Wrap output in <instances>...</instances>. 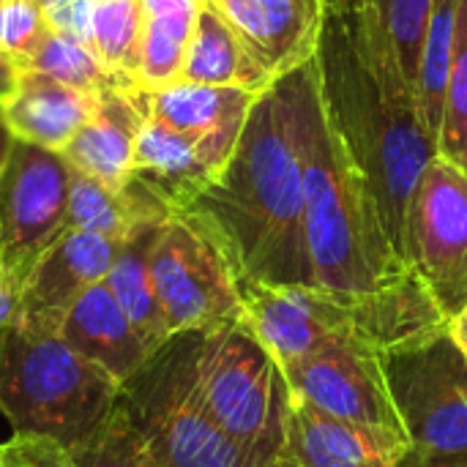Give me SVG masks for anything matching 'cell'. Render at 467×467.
I'll return each mask as SVG.
<instances>
[{
  "label": "cell",
  "mask_w": 467,
  "mask_h": 467,
  "mask_svg": "<svg viewBox=\"0 0 467 467\" xmlns=\"http://www.w3.org/2000/svg\"><path fill=\"white\" fill-rule=\"evenodd\" d=\"M282 375L287 391L312 408L408 441L383 378L380 353L369 342L350 339L326 345L317 353L282 367Z\"/></svg>",
  "instance_id": "8fae6325"
},
{
  "label": "cell",
  "mask_w": 467,
  "mask_h": 467,
  "mask_svg": "<svg viewBox=\"0 0 467 467\" xmlns=\"http://www.w3.org/2000/svg\"><path fill=\"white\" fill-rule=\"evenodd\" d=\"M47 30L49 25L36 0L0 3V49L8 52L19 68L33 55Z\"/></svg>",
  "instance_id": "4dcf8cb0"
},
{
  "label": "cell",
  "mask_w": 467,
  "mask_h": 467,
  "mask_svg": "<svg viewBox=\"0 0 467 467\" xmlns=\"http://www.w3.org/2000/svg\"><path fill=\"white\" fill-rule=\"evenodd\" d=\"M312 63L326 118L364 175L394 249L405 257L410 197L438 156V140L419 109L383 85L364 49L353 5H328Z\"/></svg>",
  "instance_id": "3957f363"
},
{
  "label": "cell",
  "mask_w": 467,
  "mask_h": 467,
  "mask_svg": "<svg viewBox=\"0 0 467 467\" xmlns=\"http://www.w3.org/2000/svg\"><path fill=\"white\" fill-rule=\"evenodd\" d=\"M364 49L383 85L416 107L419 63L435 0H353Z\"/></svg>",
  "instance_id": "e0dca14e"
},
{
  "label": "cell",
  "mask_w": 467,
  "mask_h": 467,
  "mask_svg": "<svg viewBox=\"0 0 467 467\" xmlns=\"http://www.w3.org/2000/svg\"><path fill=\"white\" fill-rule=\"evenodd\" d=\"M186 211L216 235L238 282L317 287L301 161L276 82L254 101L230 161Z\"/></svg>",
  "instance_id": "7a4b0ae2"
},
{
  "label": "cell",
  "mask_w": 467,
  "mask_h": 467,
  "mask_svg": "<svg viewBox=\"0 0 467 467\" xmlns=\"http://www.w3.org/2000/svg\"><path fill=\"white\" fill-rule=\"evenodd\" d=\"M197 334L172 337L120 391L134 427L161 467H279L235 443L194 389Z\"/></svg>",
  "instance_id": "8992f818"
},
{
  "label": "cell",
  "mask_w": 467,
  "mask_h": 467,
  "mask_svg": "<svg viewBox=\"0 0 467 467\" xmlns=\"http://www.w3.org/2000/svg\"><path fill=\"white\" fill-rule=\"evenodd\" d=\"M446 331H449V337L454 339V345L460 348V353L467 358V306L465 309H460L454 317H449Z\"/></svg>",
  "instance_id": "8d00e7d4"
},
{
  "label": "cell",
  "mask_w": 467,
  "mask_h": 467,
  "mask_svg": "<svg viewBox=\"0 0 467 467\" xmlns=\"http://www.w3.org/2000/svg\"><path fill=\"white\" fill-rule=\"evenodd\" d=\"M194 389L222 432L282 467L290 413L287 380L244 317L197 334Z\"/></svg>",
  "instance_id": "5b68a950"
},
{
  "label": "cell",
  "mask_w": 467,
  "mask_h": 467,
  "mask_svg": "<svg viewBox=\"0 0 467 467\" xmlns=\"http://www.w3.org/2000/svg\"><path fill=\"white\" fill-rule=\"evenodd\" d=\"M120 391L57 328L16 317L0 339V416L19 441L77 449L112 416Z\"/></svg>",
  "instance_id": "277c9868"
},
{
  "label": "cell",
  "mask_w": 467,
  "mask_h": 467,
  "mask_svg": "<svg viewBox=\"0 0 467 467\" xmlns=\"http://www.w3.org/2000/svg\"><path fill=\"white\" fill-rule=\"evenodd\" d=\"M400 467H467V454H430V451L408 449Z\"/></svg>",
  "instance_id": "e575fe53"
},
{
  "label": "cell",
  "mask_w": 467,
  "mask_h": 467,
  "mask_svg": "<svg viewBox=\"0 0 467 467\" xmlns=\"http://www.w3.org/2000/svg\"><path fill=\"white\" fill-rule=\"evenodd\" d=\"M172 211L159 202L148 189L129 178L123 189H109L101 181L71 170L68 189V230L96 233L112 241H126L140 224L164 222Z\"/></svg>",
  "instance_id": "7402d4cb"
},
{
  "label": "cell",
  "mask_w": 467,
  "mask_h": 467,
  "mask_svg": "<svg viewBox=\"0 0 467 467\" xmlns=\"http://www.w3.org/2000/svg\"><path fill=\"white\" fill-rule=\"evenodd\" d=\"M222 172V161L194 137L145 115L137 137L131 181L148 189L172 213L186 211Z\"/></svg>",
  "instance_id": "d6986e66"
},
{
  "label": "cell",
  "mask_w": 467,
  "mask_h": 467,
  "mask_svg": "<svg viewBox=\"0 0 467 467\" xmlns=\"http://www.w3.org/2000/svg\"><path fill=\"white\" fill-rule=\"evenodd\" d=\"M16 315H19V287L11 282V276L0 265V339L14 326Z\"/></svg>",
  "instance_id": "836d02e7"
},
{
  "label": "cell",
  "mask_w": 467,
  "mask_h": 467,
  "mask_svg": "<svg viewBox=\"0 0 467 467\" xmlns=\"http://www.w3.org/2000/svg\"><path fill=\"white\" fill-rule=\"evenodd\" d=\"M99 96L101 93L63 85L38 71H22L16 93L0 104V115L14 140L63 153L96 112Z\"/></svg>",
  "instance_id": "44dd1931"
},
{
  "label": "cell",
  "mask_w": 467,
  "mask_h": 467,
  "mask_svg": "<svg viewBox=\"0 0 467 467\" xmlns=\"http://www.w3.org/2000/svg\"><path fill=\"white\" fill-rule=\"evenodd\" d=\"M380 367L410 449L467 454V358L449 331L380 350Z\"/></svg>",
  "instance_id": "ba28073f"
},
{
  "label": "cell",
  "mask_w": 467,
  "mask_h": 467,
  "mask_svg": "<svg viewBox=\"0 0 467 467\" xmlns=\"http://www.w3.org/2000/svg\"><path fill=\"white\" fill-rule=\"evenodd\" d=\"M408 449L400 435L334 419L290 394L282 467H400Z\"/></svg>",
  "instance_id": "9a60e30c"
},
{
  "label": "cell",
  "mask_w": 467,
  "mask_h": 467,
  "mask_svg": "<svg viewBox=\"0 0 467 467\" xmlns=\"http://www.w3.org/2000/svg\"><path fill=\"white\" fill-rule=\"evenodd\" d=\"M353 0H326V5H350Z\"/></svg>",
  "instance_id": "f35d334b"
},
{
  "label": "cell",
  "mask_w": 467,
  "mask_h": 467,
  "mask_svg": "<svg viewBox=\"0 0 467 467\" xmlns=\"http://www.w3.org/2000/svg\"><path fill=\"white\" fill-rule=\"evenodd\" d=\"M276 85L290 109L301 161L315 285L353 312L364 339L378 353L443 331V312L394 249L364 175L326 118L315 63Z\"/></svg>",
  "instance_id": "6da1fadb"
},
{
  "label": "cell",
  "mask_w": 467,
  "mask_h": 467,
  "mask_svg": "<svg viewBox=\"0 0 467 467\" xmlns=\"http://www.w3.org/2000/svg\"><path fill=\"white\" fill-rule=\"evenodd\" d=\"M68 189L71 167L63 153L11 140L0 164V265L19 290L66 230Z\"/></svg>",
  "instance_id": "30bf717a"
},
{
  "label": "cell",
  "mask_w": 467,
  "mask_h": 467,
  "mask_svg": "<svg viewBox=\"0 0 467 467\" xmlns=\"http://www.w3.org/2000/svg\"><path fill=\"white\" fill-rule=\"evenodd\" d=\"M238 33L271 82L315 60L326 0H208Z\"/></svg>",
  "instance_id": "4fadbf2b"
},
{
  "label": "cell",
  "mask_w": 467,
  "mask_h": 467,
  "mask_svg": "<svg viewBox=\"0 0 467 467\" xmlns=\"http://www.w3.org/2000/svg\"><path fill=\"white\" fill-rule=\"evenodd\" d=\"M140 90V88H137ZM263 93L244 88H216V85H189L178 82L161 90H140L145 115L200 140L222 167L230 161L249 112Z\"/></svg>",
  "instance_id": "2e32d148"
},
{
  "label": "cell",
  "mask_w": 467,
  "mask_h": 467,
  "mask_svg": "<svg viewBox=\"0 0 467 467\" xmlns=\"http://www.w3.org/2000/svg\"><path fill=\"white\" fill-rule=\"evenodd\" d=\"M142 41V0H96L90 16V49L104 66L137 85Z\"/></svg>",
  "instance_id": "f1b7e54d"
},
{
  "label": "cell",
  "mask_w": 467,
  "mask_h": 467,
  "mask_svg": "<svg viewBox=\"0 0 467 467\" xmlns=\"http://www.w3.org/2000/svg\"><path fill=\"white\" fill-rule=\"evenodd\" d=\"M0 3H8V0H0Z\"/></svg>",
  "instance_id": "ab89813d"
},
{
  "label": "cell",
  "mask_w": 467,
  "mask_h": 467,
  "mask_svg": "<svg viewBox=\"0 0 467 467\" xmlns=\"http://www.w3.org/2000/svg\"><path fill=\"white\" fill-rule=\"evenodd\" d=\"M36 3L52 30L77 36L82 41L90 38V16L96 0H36Z\"/></svg>",
  "instance_id": "1f68e13d"
},
{
  "label": "cell",
  "mask_w": 467,
  "mask_h": 467,
  "mask_svg": "<svg viewBox=\"0 0 467 467\" xmlns=\"http://www.w3.org/2000/svg\"><path fill=\"white\" fill-rule=\"evenodd\" d=\"M238 285L244 323L265 345L279 367L296 364L326 345L364 339L353 312L326 296L320 287L263 282Z\"/></svg>",
  "instance_id": "7c38bea8"
},
{
  "label": "cell",
  "mask_w": 467,
  "mask_h": 467,
  "mask_svg": "<svg viewBox=\"0 0 467 467\" xmlns=\"http://www.w3.org/2000/svg\"><path fill=\"white\" fill-rule=\"evenodd\" d=\"M145 123L140 90H107L90 120L63 148L71 170L101 181L109 189H123L131 178L137 137Z\"/></svg>",
  "instance_id": "ffe728a7"
},
{
  "label": "cell",
  "mask_w": 467,
  "mask_h": 467,
  "mask_svg": "<svg viewBox=\"0 0 467 467\" xmlns=\"http://www.w3.org/2000/svg\"><path fill=\"white\" fill-rule=\"evenodd\" d=\"M57 334L71 350L107 372L120 389L129 386L156 356L118 306L107 282L90 287L68 306Z\"/></svg>",
  "instance_id": "ac0fdd59"
},
{
  "label": "cell",
  "mask_w": 467,
  "mask_h": 467,
  "mask_svg": "<svg viewBox=\"0 0 467 467\" xmlns=\"http://www.w3.org/2000/svg\"><path fill=\"white\" fill-rule=\"evenodd\" d=\"M454 25H457V0H435L427 41L419 63V85H416V109L427 131L438 140L446 107V88L451 74L454 55Z\"/></svg>",
  "instance_id": "83f0119b"
},
{
  "label": "cell",
  "mask_w": 467,
  "mask_h": 467,
  "mask_svg": "<svg viewBox=\"0 0 467 467\" xmlns=\"http://www.w3.org/2000/svg\"><path fill=\"white\" fill-rule=\"evenodd\" d=\"M19 66L16 60L0 49V104H5L14 93H16V85H19Z\"/></svg>",
  "instance_id": "d590c367"
},
{
  "label": "cell",
  "mask_w": 467,
  "mask_h": 467,
  "mask_svg": "<svg viewBox=\"0 0 467 467\" xmlns=\"http://www.w3.org/2000/svg\"><path fill=\"white\" fill-rule=\"evenodd\" d=\"M438 156L467 172V0H457L454 55L446 88L443 123L438 134Z\"/></svg>",
  "instance_id": "f546056e"
},
{
  "label": "cell",
  "mask_w": 467,
  "mask_h": 467,
  "mask_svg": "<svg viewBox=\"0 0 467 467\" xmlns=\"http://www.w3.org/2000/svg\"><path fill=\"white\" fill-rule=\"evenodd\" d=\"M200 3H208V0H200Z\"/></svg>",
  "instance_id": "60d3db41"
},
{
  "label": "cell",
  "mask_w": 467,
  "mask_h": 467,
  "mask_svg": "<svg viewBox=\"0 0 467 467\" xmlns=\"http://www.w3.org/2000/svg\"><path fill=\"white\" fill-rule=\"evenodd\" d=\"M11 131L5 129V123H3V115H0V164H3V159H5V153H8V145H11Z\"/></svg>",
  "instance_id": "74e56055"
},
{
  "label": "cell",
  "mask_w": 467,
  "mask_h": 467,
  "mask_svg": "<svg viewBox=\"0 0 467 467\" xmlns=\"http://www.w3.org/2000/svg\"><path fill=\"white\" fill-rule=\"evenodd\" d=\"M200 8V0H142L140 90H161L181 82Z\"/></svg>",
  "instance_id": "d4e9b609"
},
{
  "label": "cell",
  "mask_w": 467,
  "mask_h": 467,
  "mask_svg": "<svg viewBox=\"0 0 467 467\" xmlns=\"http://www.w3.org/2000/svg\"><path fill=\"white\" fill-rule=\"evenodd\" d=\"M150 276L170 337L202 334L244 317L238 274L216 235L175 211L150 249Z\"/></svg>",
  "instance_id": "52a82bcc"
},
{
  "label": "cell",
  "mask_w": 467,
  "mask_h": 467,
  "mask_svg": "<svg viewBox=\"0 0 467 467\" xmlns=\"http://www.w3.org/2000/svg\"><path fill=\"white\" fill-rule=\"evenodd\" d=\"M164 222L140 224L120 244L118 257H115L107 279H104L109 293L115 296L118 306L126 312V317L131 320V326L137 328V334L145 339V345L153 353H159L172 339L170 331H167L159 298H156L153 276H150V249H153V241H156Z\"/></svg>",
  "instance_id": "cb8c5ba5"
},
{
  "label": "cell",
  "mask_w": 467,
  "mask_h": 467,
  "mask_svg": "<svg viewBox=\"0 0 467 467\" xmlns=\"http://www.w3.org/2000/svg\"><path fill=\"white\" fill-rule=\"evenodd\" d=\"M181 82L189 85H216V88H244L265 93L274 82L254 63L238 33L216 11V5L202 3L197 27L186 52Z\"/></svg>",
  "instance_id": "603a6c76"
},
{
  "label": "cell",
  "mask_w": 467,
  "mask_h": 467,
  "mask_svg": "<svg viewBox=\"0 0 467 467\" xmlns=\"http://www.w3.org/2000/svg\"><path fill=\"white\" fill-rule=\"evenodd\" d=\"M120 244L123 241L66 227L22 282L16 317L57 328L68 306L107 279Z\"/></svg>",
  "instance_id": "5bb4252c"
},
{
  "label": "cell",
  "mask_w": 467,
  "mask_h": 467,
  "mask_svg": "<svg viewBox=\"0 0 467 467\" xmlns=\"http://www.w3.org/2000/svg\"><path fill=\"white\" fill-rule=\"evenodd\" d=\"M25 443L33 446L52 467H161L134 427L123 402H118L101 430L77 449H57L36 441Z\"/></svg>",
  "instance_id": "484cf974"
},
{
  "label": "cell",
  "mask_w": 467,
  "mask_h": 467,
  "mask_svg": "<svg viewBox=\"0 0 467 467\" xmlns=\"http://www.w3.org/2000/svg\"><path fill=\"white\" fill-rule=\"evenodd\" d=\"M0 467H52L33 446L25 441H5L0 443Z\"/></svg>",
  "instance_id": "d6a6232c"
},
{
  "label": "cell",
  "mask_w": 467,
  "mask_h": 467,
  "mask_svg": "<svg viewBox=\"0 0 467 467\" xmlns=\"http://www.w3.org/2000/svg\"><path fill=\"white\" fill-rule=\"evenodd\" d=\"M19 71H38V74H47V77L63 82V85L90 90V93L134 90L137 88L131 79L112 71L109 66H104L88 41L68 36V33H57L52 27L44 33V38L38 41V47L22 63Z\"/></svg>",
  "instance_id": "4316f807"
},
{
  "label": "cell",
  "mask_w": 467,
  "mask_h": 467,
  "mask_svg": "<svg viewBox=\"0 0 467 467\" xmlns=\"http://www.w3.org/2000/svg\"><path fill=\"white\" fill-rule=\"evenodd\" d=\"M405 257L446 323L467 306V172L435 156L408 208Z\"/></svg>",
  "instance_id": "9c48e42d"
}]
</instances>
